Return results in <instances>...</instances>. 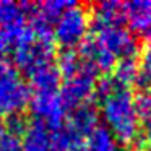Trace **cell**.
Masks as SVG:
<instances>
[{
    "instance_id": "26",
    "label": "cell",
    "mask_w": 151,
    "mask_h": 151,
    "mask_svg": "<svg viewBox=\"0 0 151 151\" xmlns=\"http://www.w3.org/2000/svg\"><path fill=\"white\" fill-rule=\"evenodd\" d=\"M146 151H151V146H150V148H148V150H146Z\"/></svg>"
},
{
    "instance_id": "2",
    "label": "cell",
    "mask_w": 151,
    "mask_h": 151,
    "mask_svg": "<svg viewBox=\"0 0 151 151\" xmlns=\"http://www.w3.org/2000/svg\"><path fill=\"white\" fill-rule=\"evenodd\" d=\"M31 89L12 62L0 59V114H18L28 106Z\"/></svg>"
},
{
    "instance_id": "17",
    "label": "cell",
    "mask_w": 151,
    "mask_h": 151,
    "mask_svg": "<svg viewBox=\"0 0 151 151\" xmlns=\"http://www.w3.org/2000/svg\"><path fill=\"white\" fill-rule=\"evenodd\" d=\"M137 75H138L137 59H120V60H117L114 70H112V76H114L125 89H130V86L135 85Z\"/></svg>"
},
{
    "instance_id": "1",
    "label": "cell",
    "mask_w": 151,
    "mask_h": 151,
    "mask_svg": "<svg viewBox=\"0 0 151 151\" xmlns=\"http://www.w3.org/2000/svg\"><path fill=\"white\" fill-rule=\"evenodd\" d=\"M101 104L106 128L112 133L119 145L133 146L135 141L140 138V117L130 89L115 93Z\"/></svg>"
},
{
    "instance_id": "4",
    "label": "cell",
    "mask_w": 151,
    "mask_h": 151,
    "mask_svg": "<svg viewBox=\"0 0 151 151\" xmlns=\"http://www.w3.org/2000/svg\"><path fill=\"white\" fill-rule=\"evenodd\" d=\"M89 24V13L76 4L63 12L55 21L52 28V39L65 49H73L86 39Z\"/></svg>"
},
{
    "instance_id": "9",
    "label": "cell",
    "mask_w": 151,
    "mask_h": 151,
    "mask_svg": "<svg viewBox=\"0 0 151 151\" xmlns=\"http://www.w3.org/2000/svg\"><path fill=\"white\" fill-rule=\"evenodd\" d=\"M125 21L141 41L151 46V0H135L125 4Z\"/></svg>"
},
{
    "instance_id": "18",
    "label": "cell",
    "mask_w": 151,
    "mask_h": 151,
    "mask_svg": "<svg viewBox=\"0 0 151 151\" xmlns=\"http://www.w3.org/2000/svg\"><path fill=\"white\" fill-rule=\"evenodd\" d=\"M135 86H137L140 91H148V89H151V46H146L141 50Z\"/></svg>"
},
{
    "instance_id": "3",
    "label": "cell",
    "mask_w": 151,
    "mask_h": 151,
    "mask_svg": "<svg viewBox=\"0 0 151 151\" xmlns=\"http://www.w3.org/2000/svg\"><path fill=\"white\" fill-rule=\"evenodd\" d=\"M54 55H55V44L52 37L34 36L33 31L29 29L26 36L15 42L13 65L29 75L39 67L52 63Z\"/></svg>"
},
{
    "instance_id": "7",
    "label": "cell",
    "mask_w": 151,
    "mask_h": 151,
    "mask_svg": "<svg viewBox=\"0 0 151 151\" xmlns=\"http://www.w3.org/2000/svg\"><path fill=\"white\" fill-rule=\"evenodd\" d=\"M33 4H18L12 0H0V29L5 33L8 41L18 42L29 33L28 17Z\"/></svg>"
},
{
    "instance_id": "13",
    "label": "cell",
    "mask_w": 151,
    "mask_h": 151,
    "mask_svg": "<svg viewBox=\"0 0 151 151\" xmlns=\"http://www.w3.org/2000/svg\"><path fill=\"white\" fill-rule=\"evenodd\" d=\"M28 78H29L28 86L34 91V94L36 93H59L60 81H62V75L54 62L36 68L28 75Z\"/></svg>"
},
{
    "instance_id": "6",
    "label": "cell",
    "mask_w": 151,
    "mask_h": 151,
    "mask_svg": "<svg viewBox=\"0 0 151 151\" xmlns=\"http://www.w3.org/2000/svg\"><path fill=\"white\" fill-rule=\"evenodd\" d=\"M93 36L112 54L117 60L120 59H135L138 54V39L130 29L124 26H107L94 29Z\"/></svg>"
},
{
    "instance_id": "20",
    "label": "cell",
    "mask_w": 151,
    "mask_h": 151,
    "mask_svg": "<svg viewBox=\"0 0 151 151\" xmlns=\"http://www.w3.org/2000/svg\"><path fill=\"white\" fill-rule=\"evenodd\" d=\"M135 107H137L140 120L150 117L151 115V89L141 91L140 94L137 96V99H135Z\"/></svg>"
},
{
    "instance_id": "25",
    "label": "cell",
    "mask_w": 151,
    "mask_h": 151,
    "mask_svg": "<svg viewBox=\"0 0 151 151\" xmlns=\"http://www.w3.org/2000/svg\"><path fill=\"white\" fill-rule=\"evenodd\" d=\"M5 132V119L2 117V114H0V135Z\"/></svg>"
},
{
    "instance_id": "5",
    "label": "cell",
    "mask_w": 151,
    "mask_h": 151,
    "mask_svg": "<svg viewBox=\"0 0 151 151\" xmlns=\"http://www.w3.org/2000/svg\"><path fill=\"white\" fill-rule=\"evenodd\" d=\"M99 73L89 63L80 73L65 78L59 89V96L67 109H75L78 106L89 102V98L94 94L96 78Z\"/></svg>"
},
{
    "instance_id": "12",
    "label": "cell",
    "mask_w": 151,
    "mask_h": 151,
    "mask_svg": "<svg viewBox=\"0 0 151 151\" xmlns=\"http://www.w3.org/2000/svg\"><path fill=\"white\" fill-rule=\"evenodd\" d=\"M98 119L99 112L96 104L93 102H85V104L78 106V107L72 109V114L68 117V125L78 137L85 138L98 127Z\"/></svg>"
},
{
    "instance_id": "19",
    "label": "cell",
    "mask_w": 151,
    "mask_h": 151,
    "mask_svg": "<svg viewBox=\"0 0 151 151\" xmlns=\"http://www.w3.org/2000/svg\"><path fill=\"white\" fill-rule=\"evenodd\" d=\"M28 128V122L26 119L23 117L21 112L18 114H10L7 119H5V132L12 135H17V137H23V133L26 132Z\"/></svg>"
},
{
    "instance_id": "16",
    "label": "cell",
    "mask_w": 151,
    "mask_h": 151,
    "mask_svg": "<svg viewBox=\"0 0 151 151\" xmlns=\"http://www.w3.org/2000/svg\"><path fill=\"white\" fill-rule=\"evenodd\" d=\"M85 67H86V62L73 49H65L59 55V60H57V68H59V72H60L63 80L80 73Z\"/></svg>"
},
{
    "instance_id": "14",
    "label": "cell",
    "mask_w": 151,
    "mask_h": 151,
    "mask_svg": "<svg viewBox=\"0 0 151 151\" xmlns=\"http://www.w3.org/2000/svg\"><path fill=\"white\" fill-rule=\"evenodd\" d=\"M21 145L23 151H49L52 145V128L44 122L33 120L21 137Z\"/></svg>"
},
{
    "instance_id": "23",
    "label": "cell",
    "mask_w": 151,
    "mask_h": 151,
    "mask_svg": "<svg viewBox=\"0 0 151 151\" xmlns=\"http://www.w3.org/2000/svg\"><path fill=\"white\" fill-rule=\"evenodd\" d=\"M8 47H10V41H8V37L5 36V33L2 29H0V59L7 54Z\"/></svg>"
},
{
    "instance_id": "22",
    "label": "cell",
    "mask_w": 151,
    "mask_h": 151,
    "mask_svg": "<svg viewBox=\"0 0 151 151\" xmlns=\"http://www.w3.org/2000/svg\"><path fill=\"white\" fill-rule=\"evenodd\" d=\"M141 122H143V135H141V138L146 143H150V146H151V115L143 119Z\"/></svg>"
},
{
    "instance_id": "21",
    "label": "cell",
    "mask_w": 151,
    "mask_h": 151,
    "mask_svg": "<svg viewBox=\"0 0 151 151\" xmlns=\"http://www.w3.org/2000/svg\"><path fill=\"white\" fill-rule=\"evenodd\" d=\"M0 151H23L21 138L8 132H4L0 135Z\"/></svg>"
},
{
    "instance_id": "10",
    "label": "cell",
    "mask_w": 151,
    "mask_h": 151,
    "mask_svg": "<svg viewBox=\"0 0 151 151\" xmlns=\"http://www.w3.org/2000/svg\"><path fill=\"white\" fill-rule=\"evenodd\" d=\"M80 55L86 63L93 67L98 73H109L114 70L117 59L96 39L94 36H86V39L80 44Z\"/></svg>"
},
{
    "instance_id": "11",
    "label": "cell",
    "mask_w": 151,
    "mask_h": 151,
    "mask_svg": "<svg viewBox=\"0 0 151 151\" xmlns=\"http://www.w3.org/2000/svg\"><path fill=\"white\" fill-rule=\"evenodd\" d=\"M89 28L101 29L107 26H122L125 21V4L120 2H99L93 7V15L89 17Z\"/></svg>"
},
{
    "instance_id": "8",
    "label": "cell",
    "mask_w": 151,
    "mask_h": 151,
    "mask_svg": "<svg viewBox=\"0 0 151 151\" xmlns=\"http://www.w3.org/2000/svg\"><path fill=\"white\" fill-rule=\"evenodd\" d=\"M29 109L34 120L44 122L50 128L60 127L65 119L67 107L63 106L59 93H36L29 99Z\"/></svg>"
},
{
    "instance_id": "15",
    "label": "cell",
    "mask_w": 151,
    "mask_h": 151,
    "mask_svg": "<svg viewBox=\"0 0 151 151\" xmlns=\"http://www.w3.org/2000/svg\"><path fill=\"white\" fill-rule=\"evenodd\" d=\"M78 151H122V150L111 132L104 125H98L88 137L83 138Z\"/></svg>"
},
{
    "instance_id": "24",
    "label": "cell",
    "mask_w": 151,
    "mask_h": 151,
    "mask_svg": "<svg viewBox=\"0 0 151 151\" xmlns=\"http://www.w3.org/2000/svg\"><path fill=\"white\" fill-rule=\"evenodd\" d=\"M49 151H68V150L63 148V146H59V145H55V143H52L50 148H49Z\"/></svg>"
}]
</instances>
